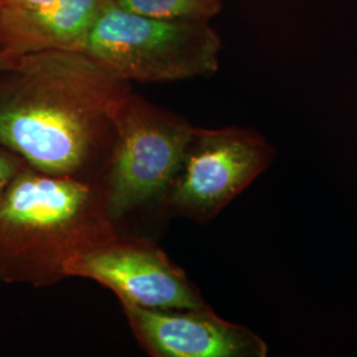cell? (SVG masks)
Wrapping results in <instances>:
<instances>
[{
	"label": "cell",
	"instance_id": "obj_11",
	"mask_svg": "<svg viewBox=\"0 0 357 357\" xmlns=\"http://www.w3.org/2000/svg\"><path fill=\"white\" fill-rule=\"evenodd\" d=\"M53 0H0V11H36Z\"/></svg>",
	"mask_w": 357,
	"mask_h": 357
},
{
	"label": "cell",
	"instance_id": "obj_8",
	"mask_svg": "<svg viewBox=\"0 0 357 357\" xmlns=\"http://www.w3.org/2000/svg\"><path fill=\"white\" fill-rule=\"evenodd\" d=\"M112 0H53L36 11H0V50L13 54L82 51Z\"/></svg>",
	"mask_w": 357,
	"mask_h": 357
},
{
	"label": "cell",
	"instance_id": "obj_6",
	"mask_svg": "<svg viewBox=\"0 0 357 357\" xmlns=\"http://www.w3.org/2000/svg\"><path fill=\"white\" fill-rule=\"evenodd\" d=\"M66 278L96 281L119 302L144 308H200L208 306L183 268L150 238L119 231L66 265Z\"/></svg>",
	"mask_w": 357,
	"mask_h": 357
},
{
	"label": "cell",
	"instance_id": "obj_12",
	"mask_svg": "<svg viewBox=\"0 0 357 357\" xmlns=\"http://www.w3.org/2000/svg\"><path fill=\"white\" fill-rule=\"evenodd\" d=\"M16 59H17V54L0 50V70L11 66L16 61Z\"/></svg>",
	"mask_w": 357,
	"mask_h": 357
},
{
	"label": "cell",
	"instance_id": "obj_1",
	"mask_svg": "<svg viewBox=\"0 0 357 357\" xmlns=\"http://www.w3.org/2000/svg\"><path fill=\"white\" fill-rule=\"evenodd\" d=\"M131 91L82 52L20 54L0 70V146L40 172L102 181Z\"/></svg>",
	"mask_w": 357,
	"mask_h": 357
},
{
	"label": "cell",
	"instance_id": "obj_7",
	"mask_svg": "<svg viewBox=\"0 0 357 357\" xmlns=\"http://www.w3.org/2000/svg\"><path fill=\"white\" fill-rule=\"evenodd\" d=\"M132 335L153 357H265L268 344L209 306L155 310L119 302Z\"/></svg>",
	"mask_w": 357,
	"mask_h": 357
},
{
	"label": "cell",
	"instance_id": "obj_9",
	"mask_svg": "<svg viewBox=\"0 0 357 357\" xmlns=\"http://www.w3.org/2000/svg\"><path fill=\"white\" fill-rule=\"evenodd\" d=\"M126 10L155 19L211 22L222 11L224 0H112Z\"/></svg>",
	"mask_w": 357,
	"mask_h": 357
},
{
	"label": "cell",
	"instance_id": "obj_4",
	"mask_svg": "<svg viewBox=\"0 0 357 357\" xmlns=\"http://www.w3.org/2000/svg\"><path fill=\"white\" fill-rule=\"evenodd\" d=\"M195 126L181 115L131 91L116 119V137L102 178L109 216L121 220L162 204L176 178Z\"/></svg>",
	"mask_w": 357,
	"mask_h": 357
},
{
	"label": "cell",
	"instance_id": "obj_3",
	"mask_svg": "<svg viewBox=\"0 0 357 357\" xmlns=\"http://www.w3.org/2000/svg\"><path fill=\"white\" fill-rule=\"evenodd\" d=\"M221 51L211 22L155 19L112 3L81 52L130 84H160L213 76Z\"/></svg>",
	"mask_w": 357,
	"mask_h": 357
},
{
	"label": "cell",
	"instance_id": "obj_5",
	"mask_svg": "<svg viewBox=\"0 0 357 357\" xmlns=\"http://www.w3.org/2000/svg\"><path fill=\"white\" fill-rule=\"evenodd\" d=\"M275 159V150L250 128H193L166 199L165 215L206 224L237 199Z\"/></svg>",
	"mask_w": 357,
	"mask_h": 357
},
{
	"label": "cell",
	"instance_id": "obj_10",
	"mask_svg": "<svg viewBox=\"0 0 357 357\" xmlns=\"http://www.w3.org/2000/svg\"><path fill=\"white\" fill-rule=\"evenodd\" d=\"M28 166L26 162L10 151L8 149L0 146V193L13 181V178Z\"/></svg>",
	"mask_w": 357,
	"mask_h": 357
},
{
	"label": "cell",
	"instance_id": "obj_2",
	"mask_svg": "<svg viewBox=\"0 0 357 357\" xmlns=\"http://www.w3.org/2000/svg\"><path fill=\"white\" fill-rule=\"evenodd\" d=\"M118 231L102 181L26 166L0 193V281L54 286L75 257Z\"/></svg>",
	"mask_w": 357,
	"mask_h": 357
}]
</instances>
